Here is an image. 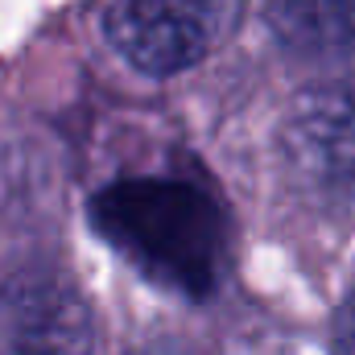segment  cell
Masks as SVG:
<instances>
[{
    "instance_id": "6da1fadb",
    "label": "cell",
    "mask_w": 355,
    "mask_h": 355,
    "mask_svg": "<svg viewBox=\"0 0 355 355\" xmlns=\"http://www.w3.org/2000/svg\"><path fill=\"white\" fill-rule=\"evenodd\" d=\"M91 223L128 265L174 293L207 297L219 281L223 211L190 178H120L91 198Z\"/></svg>"
},
{
    "instance_id": "7a4b0ae2",
    "label": "cell",
    "mask_w": 355,
    "mask_h": 355,
    "mask_svg": "<svg viewBox=\"0 0 355 355\" xmlns=\"http://www.w3.org/2000/svg\"><path fill=\"white\" fill-rule=\"evenodd\" d=\"M236 12L240 0H116L107 37L132 71L170 79L202 62L227 37Z\"/></svg>"
},
{
    "instance_id": "3957f363",
    "label": "cell",
    "mask_w": 355,
    "mask_h": 355,
    "mask_svg": "<svg viewBox=\"0 0 355 355\" xmlns=\"http://www.w3.org/2000/svg\"><path fill=\"white\" fill-rule=\"evenodd\" d=\"M83 293L50 268L17 272L0 285V355H91Z\"/></svg>"
},
{
    "instance_id": "277c9868",
    "label": "cell",
    "mask_w": 355,
    "mask_h": 355,
    "mask_svg": "<svg viewBox=\"0 0 355 355\" xmlns=\"http://www.w3.org/2000/svg\"><path fill=\"white\" fill-rule=\"evenodd\" d=\"M285 157L314 194L355 207V79L297 103L285 128Z\"/></svg>"
},
{
    "instance_id": "5b68a950",
    "label": "cell",
    "mask_w": 355,
    "mask_h": 355,
    "mask_svg": "<svg viewBox=\"0 0 355 355\" xmlns=\"http://www.w3.org/2000/svg\"><path fill=\"white\" fill-rule=\"evenodd\" d=\"M272 29L297 54L352 50L355 0H272Z\"/></svg>"
},
{
    "instance_id": "8992f818",
    "label": "cell",
    "mask_w": 355,
    "mask_h": 355,
    "mask_svg": "<svg viewBox=\"0 0 355 355\" xmlns=\"http://www.w3.org/2000/svg\"><path fill=\"white\" fill-rule=\"evenodd\" d=\"M339 343H343V355H355V289L343 306V318H339Z\"/></svg>"
},
{
    "instance_id": "52a82bcc",
    "label": "cell",
    "mask_w": 355,
    "mask_h": 355,
    "mask_svg": "<svg viewBox=\"0 0 355 355\" xmlns=\"http://www.w3.org/2000/svg\"><path fill=\"white\" fill-rule=\"evenodd\" d=\"M132 355H190V352H182V347H141Z\"/></svg>"
}]
</instances>
